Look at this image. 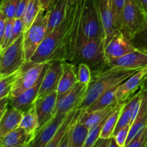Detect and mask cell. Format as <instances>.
Instances as JSON below:
<instances>
[{"instance_id":"obj_1","label":"cell","mask_w":147,"mask_h":147,"mask_svg":"<svg viewBox=\"0 0 147 147\" xmlns=\"http://www.w3.org/2000/svg\"><path fill=\"white\" fill-rule=\"evenodd\" d=\"M83 2V0H79L76 3V15L66 62L76 65L80 63H86L91 69L92 73H94L109 67V65L105 57L103 39H90L83 32L81 25Z\"/></svg>"},{"instance_id":"obj_2","label":"cell","mask_w":147,"mask_h":147,"mask_svg":"<svg viewBox=\"0 0 147 147\" xmlns=\"http://www.w3.org/2000/svg\"><path fill=\"white\" fill-rule=\"evenodd\" d=\"M76 3L70 7L65 20L53 32L47 34L29 61L37 63H50L58 60H67L70 34L76 15Z\"/></svg>"},{"instance_id":"obj_3","label":"cell","mask_w":147,"mask_h":147,"mask_svg":"<svg viewBox=\"0 0 147 147\" xmlns=\"http://www.w3.org/2000/svg\"><path fill=\"white\" fill-rule=\"evenodd\" d=\"M138 70H139L109 66L103 70L92 73V80L88 86L84 98L79 109L82 110L88 109L103 93L120 86Z\"/></svg>"},{"instance_id":"obj_4","label":"cell","mask_w":147,"mask_h":147,"mask_svg":"<svg viewBox=\"0 0 147 147\" xmlns=\"http://www.w3.org/2000/svg\"><path fill=\"white\" fill-rule=\"evenodd\" d=\"M49 63L26 61L17 71V77L10 98L17 97L35 86L47 70Z\"/></svg>"},{"instance_id":"obj_5","label":"cell","mask_w":147,"mask_h":147,"mask_svg":"<svg viewBox=\"0 0 147 147\" xmlns=\"http://www.w3.org/2000/svg\"><path fill=\"white\" fill-rule=\"evenodd\" d=\"M48 12L42 9L32 24L23 34L26 61H29L47 36Z\"/></svg>"},{"instance_id":"obj_6","label":"cell","mask_w":147,"mask_h":147,"mask_svg":"<svg viewBox=\"0 0 147 147\" xmlns=\"http://www.w3.org/2000/svg\"><path fill=\"white\" fill-rule=\"evenodd\" d=\"M146 15L138 0H127L122 13L120 31L131 40L144 27Z\"/></svg>"},{"instance_id":"obj_7","label":"cell","mask_w":147,"mask_h":147,"mask_svg":"<svg viewBox=\"0 0 147 147\" xmlns=\"http://www.w3.org/2000/svg\"><path fill=\"white\" fill-rule=\"evenodd\" d=\"M81 25L83 32L88 37L102 38L104 40V30L98 0H83Z\"/></svg>"},{"instance_id":"obj_8","label":"cell","mask_w":147,"mask_h":147,"mask_svg":"<svg viewBox=\"0 0 147 147\" xmlns=\"http://www.w3.org/2000/svg\"><path fill=\"white\" fill-rule=\"evenodd\" d=\"M26 62L23 35L1 51L0 78L16 73Z\"/></svg>"},{"instance_id":"obj_9","label":"cell","mask_w":147,"mask_h":147,"mask_svg":"<svg viewBox=\"0 0 147 147\" xmlns=\"http://www.w3.org/2000/svg\"><path fill=\"white\" fill-rule=\"evenodd\" d=\"M88 86L78 83L71 90L60 96H57L55 116L57 115L68 113L72 111L80 108L84 98Z\"/></svg>"},{"instance_id":"obj_10","label":"cell","mask_w":147,"mask_h":147,"mask_svg":"<svg viewBox=\"0 0 147 147\" xmlns=\"http://www.w3.org/2000/svg\"><path fill=\"white\" fill-rule=\"evenodd\" d=\"M136 50L137 49L134 46L130 39L119 30L105 47V57L109 65L113 60L123 57Z\"/></svg>"},{"instance_id":"obj_11","label":"cell","mask_w":147,"mask_h":147,"mask_svg":"<svg viewBox=\"0 0 147 147\" xmlns=\"http://www.w3.org/2000/svg\"><path fill=\"white\" fill-rule=\"evenodd\" d=\"M64 69V61H54L49 63L45 74L42 80L36 100L45 97L54 90H57ZM35 100V101H36Z\"/></svg>"},{"instance_id":"obj_12","label":"cell","mask_w":147,"mask_h":147,"mask_svg":"<svg viewBox=\"0 0 147 147\" xmlns=\"http://www.w3.org/2000/svg\"><path fill=\"white\" fill-rule=\"evenodd\" d=\"M68 113L57 115L36 131L32 140L26 147H45L55 136Z\"/></svg>"},{"instance_id":"obj_13","label":"cell","mask_w":147,"mask_h":147,"mask_svg":"<svg viewBox=\"0 0 147 147\" xmlns=\"http://www.w3.org/2000/svg\"><path fill=\"white\" fill-rule=\"evenodd\" d=\"M147 75V67L140 69L123 81L116 90V98L119 103H125L133 95L140 90L141 86Z\"/></svg>"},{"instance_id":"obj_14","label":"cell","mask_w":147,"mask_h":147,"mask_svg":"<svg viewBox=\"0 0 147 147\" xmlns=\"http://www.w3.org/2000/svg\"><path fill=\"white\" fill-rule=\"evenodd\" d=\"M98 2L104 30V45L106 47L119 30L115 25L112 0H98Z\"/></svg>"},{"instance_id":"obj_15","label":"cell","mask_w":147,"mask_h":147,"mask_svg":"<svg viewBox=\"0 0 147 147\" xmlns=\"http://www.w3.org/2000/svg\"><path fill=\"white\" fill-rule=\"evenodd\" d=\"M57 100V90H54L47 95L45 97L34 102L40 124L39 129L50 121L55 116Z\"/></svg>"},{"instance_id":"obj_16","label":"cell","mask_w":147,"mask_h":147,"mask_svg":"<svg viewBox=\"0 0 147 147\" xmlns=\"http://www.w3.org/2000/svg\"><path fill=\"white\" fill-rule=\"evenodd\" d=\"M71 6L65 0H57L47 10L48 22L47 34H50L65 20Z\"/></svg>"},{"instance_id":"obj_17","label":"cell","mask_w":147,"mask_h":147,"mask_svg":"<svg viewBox=\"0 0 147 147\" xmlns=\"http://www.w3.org/2000/svg\"><path fill=\"white\" fill-rule=\"evenodd\" d=\"M109 66L140 70L147 67V53L136 50L123 57L113 60L109 63Z\"/></svg>"},{"instance_id":"obj_18","label":"cell","mask_w":147,"mask_h":147,"mask_svg":"<svg viewBox=\"0 0 147 147\" xmlns=\"http://www.w3.org/2000/svg\"><path fill=\"white\" fill-rule=\"evenodd\" d=\"M46 71H47V70H45L44 74L42 75V78H40V80H39L38 83L35 86L24 91V93L20 94L17 97L11 98L9 106L18 109L19 111H20L23 113L27 111L30 109V106L34 104L36 99H37L39 90H40V86H41L42 80Z\"/></svg>"},{"instance_id":"obj_19","label":"cell","mask_w":147,"mask_h":147,"mask_svg":"<svg viewBox=\"0 0 147 147\" xmlns=\"http://www.w3.org/2000/svg\"><path fill=\"white\" fill-rule=\"evenodd\" d=\"M118 105L119 104L114 105V106H110V107L101 109V110L93 111L82 110L78 121L82 124L86 126L89 129V131L92 130L98 125L100 124L103 120H105L109 116V115L117 107Z\"/></svg>"},{"instance_id":"obj_20","label":"cell","mask_w":147,"mask_h":147,"mask_svg":"<svg viewBox=\"0 0 147 147\" xmlns=\"http://www.w3.org/2000/svg\"><path fill=\"white\" fill-rule=\"evenodd\" d=\"M142 93L141 90H139V91L136 92L134 95H133L130 98L128 99L123 103L120 116H119V121H118L117 126L115 129L113 136H114L121 129H122L128 125H130L132 115H133L135 107L142 100Z\"/></svg>"},{"instance_id":"obj_21","label":"cell","mask_w":147,"mask_h":147,"mask_svg":"<svg viewBox=\"0 0 147 147\" xmlns=\"http://www.w3.org/2000/svg\"><path fill=\"white\" fill-rule=\"evenodd\" d=\"M35 134H32L22 127L17 128L0 138L1 146H24L26 147L32 140Z\"/></svg>"},{"instance_id":"obj_22","label":"cell","mask_w":147,"mask_h":147,"mask_svg":"<svg viewBox=\"0 0 147 147\" xmlns=\"http://www.w3.org/2000/svg\"><path fill=\"white\" fill-rule=\"evenodd\" d=\"M23 113L12 106H9L0 119V138L20 126Z\"/></svg>"},{"instance_id":"obj_23","label":"cell","mask_w":147,"mask_h":147,"mask_svg":"<svg viewBox=\"0 0 147 147\" xmlns=\"http://www.w3.org/2000/svg\"><path fill=\"white\" fill-rule=\"evenodd\" d=\"M77 65L73 63L64 61V69L62 77L57 86V96H60L71 90L78 83Z\"/></svg>"},{"instance_id":"obj_24","label":"cell","mask_w":147,"mask_h":147,"mask_svg":"<svg viewBox=\"0 0 147 147\" xmlns=\"http://www.w3.org/2000/svg\"><path fill=\"white\" fill-rule=\"evenodd\" d=\"M142 93V99L140 109L134 121L131 125L129 136L126 145L128 144L140 131L147 127V94L140 88Z\"/></svg>"},{"instance_id":"obj_25","label":"cell","mask_w":147,"mask_h":147,"mask_svg":"<svg viewBox=\"0 0 147 147\" xmlns=\"http://www.w3.org/2000/svg\"><path fill=\"white\" fill-rule=\"evenodd\" d=\"M81 112L82 109H75V110L70 111L67 116L63 124L60 127V129H58L56 134L55 135L54 137L45 147H58L60 144L61 143L63 139L64 138L65 135L68 131L69 129L71 128L73 123L78 120Z\"/></svg>"},{"instance_id":"obj_26","label":"cell","mask_w":147,"mask_h":147,"mask_svg":"<svg viewBox=\"0 0 147 147\" xmlns=\"http://www.w3.org/2000/svg\"><path fill=\"white\" fill-rule=\"evenodd\" d=\"M119 86H116V87L106 91L101 96H100L93 104L90 105L88 109H84V110L93 111L101 110V109H106V108L114 106V105L119 104L117 101L116 95V90Z\"/></svg>"},{"instance_id":"obj_27","label":"cell","mask_w":147,"mask_h":147,"mask_svg":"<svg viewBox=\"0 0 147 147\" xmlns=\"http://www.w3.org/2000/svg\"><path fill=\"white\" fill-rule=\"evenodd\" d=\"M123 103H124L118 105L117 107L106 118L104 124H103V129H102L100 138H101V139H110L113 136V133H114L115 129L117 126Z\"/></svg>"},{"instance_id":"obj_28","label":"cell","mask_w":147,"mask_h":147,"mask_svg":"<svg viewBox=\"0 0 147 147\" xmlns=\"http://www.w3.org/2000/svg\"><path fill=\"white\" fill-rule=\"evenodd\" d=\"M88 134L89 129L76 121L70 129V147H83Z\"/></svg>"},{"instance_id":"obj_29","label":"cell","mask_w":147,"mask_h":147,"mask_svg":"<svg viewBox=\"0 0 147 147\" xmlns=\"http://www.w3.org/2000/svg\"><path fill=\"white\" fill-rule=\"evenodd\" d=\"M19 127L23 128L32 134H35L38 130L40 124L36 111L35 103L32 105L30 109L23 113L22 119Z\"/></svg>"},{"instance_id":"obj_30","label":"cell","mask_w":147,"mask_h":147,"mask_svg":"<svg viewBox=\"0 0 147 147\" xmlns=\"http://www.w3.org/2000/svg\"><path fill=\"white\" fill-rule=\"evenodd\" d=\"M42 9V7L40 0H30L24 15L22 18L24 22L25 30L32 24Z\"/></svg>"},{"instance_id":"obj_31","label":"cell","mask_w":147,"mask_h":147,"mask_svg":"<svg viewBox=\"0 0 147 147\" xmlns=\"http://www.w3.org/2000/svg\"><path fill=\"white\" fill-rule=\"evenodd\" d=\"M131 41L137 50L147 53V14L144 26L131 39Z\"/></svg>"},{"instance_id":"obj_32","label":"cell","mask_w":147,"mask_h":147,"mask_svg":"<svg viewBox=\"0 0 147 147\" xmlns=\"http://www.w3.org/2000/svg\"><path fill=\"white\" fill-rule=\"evenodd\" d=\"M17 71L9 76L0 78V98L11 96Z\"/></svg>"},{"instance_id":"obj_33","label":"cell","mask_w":147,"mask_h":147,"mask_svg":"<svg viewBox=\"0 0 147 147\" xmlns=\"http://www.w3.org/2000/svg\"><path fill=\"white\" fill-rule=\"evenodd\" d=\"M78 81L83 86H88L92 80V70L88 65L84 63H79L77 65Z\"/></svg>"},{"instance_id":"obj_34","label":"cell","mask_w":147,"mask_h":147,"mask_svg":"<svg viewBox=\"0 0 147 147\" xmlns=\"http://www.w3.org/2000/svg\"><path fill=\"white\" fill-rule=\"evenodd\" d=\"M20 0H2L0 12L3 13L7 19H15L16 11Z\"/></svg>"},{"instance_id":"obj_35","label":"cell","mask_w":147,"mask_h":147,"mask_svg":"<svg viewBox=\"0 0 147 147\" xmlns=\"http://www.w3.org/2000/svg\"><path fill=\"white\" fill-rule=\"evenodd\" d=\"M127 0H112L113 4V14H114L115 25L117 30H120L121 22V16L123 10Z\"/></svg>"},{"instance_id":"obj_36","label":"cell","mask_w":147,"mask_h":147,"mask_svg":"<svg viewBox=\"0 0 147 147\" xmlns=\"http://www.w3.org/2000/svg\"><path fill=\"white\" fill-rule=\"evenodd\" d=\"M106 119L103 120L100 124L98 125V126H96V127H95L94 129L89 131V134L88 135V137L87 139H86V142H85V144L83 147H92L95 144H96V142H97L98 139L100 138L102 129H103V124H104Z\"/></svg>"},{"instance_id":"obj_37","label":"cell","mask_w":147,"mask_h":147,"mask_svg":"<svg viewBox=\"0 0 147 147\" xmlns=\"http://www.w3.org/2000/svg\"><path fill=\"white\" fill-rule=\"evenodd\" d=\"M125 147H147V127L140 131Z\"/></svg>"},{"instance_id":"obj_38","label":"cell","mask_w":147,"mask_h":147,"mask_svg":"<svg viewBox=\"0 0 147 147\" xmlns=\"http://www.w3.org/2000/svg\"><path fill=\"white\" fill-rule=\"evenodd\" d=\"M25 32V27H24V22L22 18L14 19V27H13V36L11 39V43L14 42L17 39L23 35Z\"/></svg>"},{"instance_id":"obj_39","label":"cell","mask_w":147,"mask_h":147,"mask_svg":"<svg viewBox=\"0 0 147 147\" xmlns=\"http://www.w3.org/2000/svg\"><path fill=\"white\" fill-rule=\"evenodd\" d=\"M131 125H128V126H125L122 129H121L113 137L116 139V142L119 144L120 147H125L126 146V140L129 136V131H130Z\"/></svg>"},{"instance_id":"obj_40","label":"cell","mask_w":147,"mask_h":147,"mask_svg":"<svg viewBox=\"0 0 147 147\" xmlns=\"http://www.w3.org/2000/svg\"><path fill=\"white\" fill-rule=\"evenodd\" d=\"M30 0H20L16 11L15 18H22Z\"/></svg>"},{"instance_id":"obj_41","label":"cell","mask_w":147,"mask_h":147,"mask_svg":"<svg viewBox=\"0 0 147 147\" xmlns=\"http://www.w3.org/2000/svg\"><path fill=\"white\" fill-rule=\"evenodd\" d=\"M10 100H11L10 97H5L0 98V113H1V116L5 113V111L9 106Z\"/></svg>"},{"instance_id":"obj_42","label":"cell","mask_w":147,"mask_h":147,"mask_svg":"<svg viewBox=\"0 0 147 147\" xmlns=\"http://www.w3.org/2000/svg\"><path fill=\"white\" fill-rule=\"evenodd\" d=\"M111 139V138H110ZM110 139H101L99 138L97 142L92 147H108L109 146Z\"/></svg>"},{"instance_id":"obj_43","label":"cell","mask_w":147,"mask_h":147,"mask_svg":"<svg viewBox=\"0 0 147 147\" xmlns=\"http://www.w3.org/2000/svg\"><path fill=\"white\" fill-rule=\"evenodd\" d=\"M40 1H41L42 9L47 11L57 0H40Z\"/></svg>"},{"instance_id":"obj_44","label":"cell","mask_w":147,"mask_h":147,"mask_svg":"<svg viewBox=\"0 0 147 147\" xmlns=\"http://www.w3.org/2000/svg\"><path fill=\"white\" fill-rule=\"evenodd\" d=\"M138 1L140 4V5L142 6L145 13L147 14V0H138Z\"/></svg>"},{"instance_id":"obj_45","label":"cell","mask_w":147,"mask_h":147,"mask_svg":"<svg viewBox=\"0 0 147 147\" xmlns=\"http://www.w3.org/2000/svg\"><path fill=\"white\" fill-rule=\"evenodd\" d=\"M108 147H120V146H119V144H117L115 138L113 137V136H112V137L110 139V142H109V146Z\"/></svg>"},{"instance_id":"obj_46","label":"cell","mask_w":147,"mask_h":147,"mask_svg":"<svg viewBox=\"0 0 147 147\" xmlns=\"http://www.w3.org/2000/svg\"><path fill=\"white\" fill-rule=\"evenodd\" d=\"M141 89L147 94V75L146 77H145L142 86H141Z\"/></svg>"},{"instance_id":"obj_47","label":"cell","mask_w":147,"mask_h":147,"mask_svg":"<svg viewBox=\"0 0 147 147\" xmlns=\"http://www.w3.org/2000/svg\"><path fill=\"white\" fill-rule=\"evenodd\" d=\"M66 1H67V3H68L70 5H73V4H74L75 3H76L77 1H78L79 0H65Z\"/></svg>"},{"instance_id":"obj_48","label":"cell","mask_w":147,"mask_h":147,"mask_svg":"<svg viewBox=\"0 0 147 147\" xmlns=\"http://www.w3.org/2000/svg\"><path fill=\"white\" fill-rule=\"evenodd\" d=\"M1 147H24V146H4Z\"/></svg>"}]
</instances>
